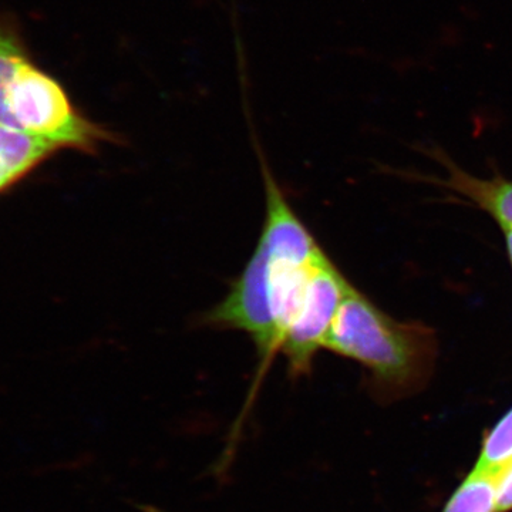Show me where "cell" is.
<instances>
[{
    "label": "cell",
    "instance_id": "cell-1",
    "mask_svg": "<svg viewBox=\"0 0 512 512\" xmlns=\"http://www.w3.org/2000/svg\"><path fill=\"white\" fill-rule=\"evenodd\" d=\"M0 124L49 141L57 150L96 154L116 141L74 107L66 89L30 57L12 23L0 19Z\"/></svg>",
    "mask_w": 512,
    "mask_h": 512
},
{
    "label": "cell",
    "instance_id": "cell-2",
    "mask_svg": "<svg viewBox=\"0 0 512 512\" xmlns=\"http://www.w3.org/2000/svg\"><path fill=\"white\" fill-rule=\"evenodd\" d=\"M323 349L365 366L384 393L404 394L429 379L437 342L430 328L390 318L352 286Z\"/></svg>",
    "mask_w": 512,
    "mask_h": 512
},
{
    "label": "cell",
    "instance_id": "cell-3",
    "mask_svg": "<svg viewBox=\"0 0 512 512\" xmlns=\"http://www.w3.org/2000/svg\"><path fill=\"white\" fill-rule=\"evenodd\" d=\"M352 285L338 268L326 259L316 266L305 299L279 345L292 375H306L313 357L325 346L340 303Z\"/></svg>",
    "mask_w": 512,
    "mask_h": 512
},
{
    "label": "cell",
    "instance_id": "cell-4",
    "mask_svg": "<svg viewBox=\"0 0 512 512\" xmlns=\"http://www.w3.org/2000/svg\"><path fill=\"white\" fill-rule=\"evenodd\" d=\"M56 151L49 141L0 124V194L28 177Z\"/></svg>",
    "mask_w": 512,
    "mask_h": 512
},
{
    "label": "cell",
    "instance_id": "cell-5",
    "mask_svg": "<svg viewBox=\"0 0 512 512\" xmlns=\"http://www.w3.org/2000/svg\"><path fill=\"white\" fill-rule=\"evenodd\" d=\"M433 153L437 154V151ZM437 158L447 167L448 178L444 183L447 188L458 192L474 202L478 208L488 212L501 228H512V181L504 180L503 177L481 180L464 173L451 163L450 158L443 156V153Z\"/></svg>",
    "mask_w": 512,
    "mask_h": 512
},
{
    "label": "cell",
    "instance_id": "cell-6",
    "mask_svg": "<svg viewBox=\"0 0 512 512\" xmlns=\"http://www.w3.org/2000/svg\"><path fill=\"white\" fill-rule=\"evenodd\" d=\"M500 471L474 467L453 497L448 500L443 512H497V484Z\"/></svg>",
    "mask_w": 512,
    "mask_h": 512
},
{
    "label": "cell",
    "instance_id": "cell-7",
    "mask_svg": "<svg viewBox=\"0 0 512 512\" xmlns=\"http://www.w3.org/2000/svg\"><path fill=\"white\" fill-rule=\"evenodd\" d=\"M512 458V409L485 436L480 457L474 467L500 471Z\"/></svg>",
    "mask_w": 512,
    "mask_h": 512
},
{
    "label": "cell",
    "instance_id": "cell-8",
    "mask_svg": "<svg viewBox=\"0 0 512 512\" xmlns=\"http://www.w3.org/2000/svg\"><path fill=\"white\" fill-rule=\"evenodd\" d=\"M512 510V458L508 461L500 474L497 484V512H508Z\"/></svg>",
    "mask_w": 512,
    "mask_h": 512
},
{
    "label": "cell",
    "instance_id": "cell-9",
    "mask_svg": "<svg viewBox=\"0 0 512 512\" xmlns=\"http://www.w3.org/2000/svg\"><path fill=\"white\" fill-rule=\"evenodd\" d=\"M504 232H505V241H507L508 255H510L511 264H512V228L504 229Z\"/></svg>",
    "mask_w": 512,
    "mask_h": 512
}]
</instances>
